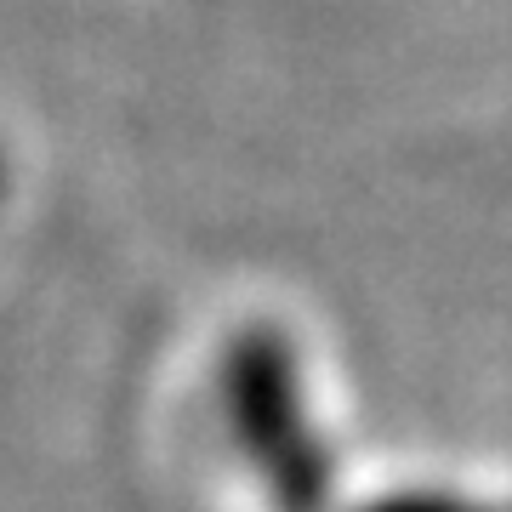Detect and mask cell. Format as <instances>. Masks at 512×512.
<instances>
[{
	"label": "cell",
	"mask_w": 512,
	"mask_h": 512,
	"mask_svg": "<svg viewBox=\"0 0 512 512\" xmlns=\"http://www.w3.org/2000/svg\"><path fill=\"white\" fill-rule=\"evenodd\" d=\"M222 410L274 512L330 507V456L308 416V382L279 325L239 330L222 353Z\"/></svg>",
	"instance_id": "6da1fadb"
},
{
	"label": "cell",
	"mask_w": 512,
	"mask_h": 512,
	"mask_svg": "<svg viewBox=\"0 0 512 512\" xmlns=\"http://www.w3.org/2000/svg\"><path fill=\"white\" fill-rule=\"evenodd\" d=\"M359 512H495L484 501H467V495H444V490H404V495H382Z\"/></svg>",
	"instance_id": "7a4b0ae2"
},
{
	"label": "cell",
	"mask_w": 512,
	"mask_h": 512,
	"mask_svg": "<svg viewBox=\"0 0 512 512\" xmlns=\"http://www.w3.org/2000/svg\"><path fill=\"white\" fill-rule=\"evenodd\" d=\"M0 194H6V160H0Z\"/></svg>",
	"instance_id": "3957f363"
}]
</instances>
